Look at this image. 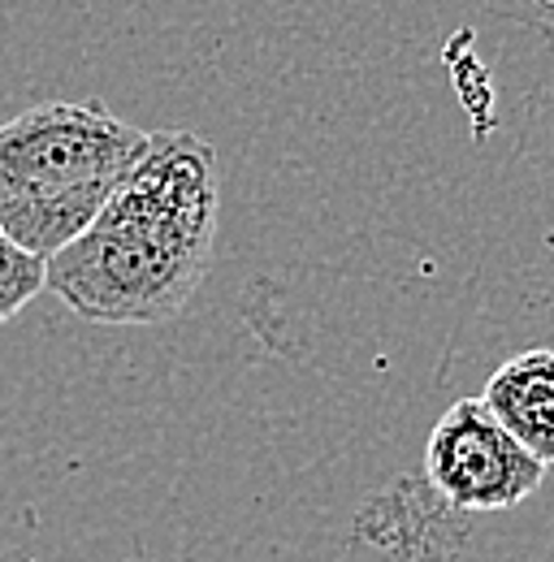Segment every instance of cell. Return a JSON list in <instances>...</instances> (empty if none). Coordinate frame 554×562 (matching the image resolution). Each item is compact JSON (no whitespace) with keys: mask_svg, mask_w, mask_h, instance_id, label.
Listing matches in <instances>:
<instances>
[{"mask_svg":"<svg viewBox=\"0 0 554 562\" xmlns=\"http://www.w3.org/2000/svg\"><path fill=\"white\" fill-rule=\"evenodd\" d=\"M546 481L538 463L481 398L451 403L424 441V485L451 510L494 515L529 502Z\"/></svg>","mask_w":554,"mask_h":562,"instance_id":"3957f363","label":"cell"},{"mask_svg":"<svg viewBox=\"0 0 554 562\" xmlns=\"http://www.w3.org/2000/svg\"><path fill=\"white\" fill-rule=\"evenodd\" d=\"M48 278V260L22 251L4 229H0V325H9L40 290Z\"/></svg>","mask_w":554,"mask_h":562,"instance_id":"5b68a950","label":"cell"},{"mask_svg":"<svg viewBox=\"0 0 554 562\" xmlns=\"http://www.w3.org/2000/svg\"><path fill=\"white\" fill-rule=\"evenodd\" d=\"M481 403L502 424L538 463H554V351L533 347V351L511 355L494 376L485 381Z\"/></svg>","mask_w":554,"mask_h":562,"instance_id":"277c9868","label":"cell"},{"mask_svg":"<svg viewBox=\"0 0 554 562\" xmlns=\"http://www.w3.org/2000/svg\"><path fill=\"white\" fill-rule=\"evenodd\" d=\"M217 204L212 143L156 131L96 221L48 256L44 290L96 325L174 321L208 278Z\"/></svg>","mask_w":554,"mask_h":562,"instance_id":"6da1fadb","label":"cell"},{"mask_svg":"<svg viewBox=\"0 0 554 562\" xmlns=\"http://www.w3.org/2000/svg\"><path fill=\"white\" fill-rule=\"evenodd\" d=\"M147 147L100 104L44 100L0 122V229L48 260L74 243Z\"/></svg>","mask_w":554,"mask_h":562,"instance_id":"7a4b0ae2","label":"cell"}]
</instances>
